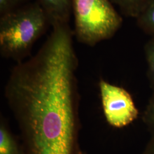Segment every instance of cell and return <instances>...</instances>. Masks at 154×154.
I'll list each match as a JSON object with an SVG mask.
<instances>
[{
  "instance_id": "cell-2",
  "label": "cell",
  "mask_w": 154,
  "mask_h": 154,
  "mask_svg": "<svg viewBox=\"0 0 154 154\" xmlns=\"http://www.w3.org/2000/svg\"><path fill=\"white\" fill-rule=\"evenodd\" d=\"M50 25L44 11L36 1L1 16V55L17 63L25 61Z\"/></svg>"
},
{
  "instance_id": "cell-3",
  "label": "cell",
  "mask_w": 154,
  "mask_h": 154,
  "mask_svg": "<svg viewBox=\"0 0 154 154\" xmlns=\"http://www.w3.org/2000/svg\"><path fill=\"white\" fill-rule=\"evenodd\" d=\"M72 13L74 35L89 46L112 38L122 23L110 0H72Z\"/></svg>"
},
{
  "instance_id": "cell-11",
  "label": "cell",
  "mask_w": 154,
  "mask_h": 154,
  "mask_svg": "<svg viewBox=\"0 0 154 154\" xmlns=\"http://www.w3.org/2000/svg\"><path fill=\"white\" fill-rule=\"evenodd\" d=\"M29 2V0H0V15L13 11Z\"/></svg>"
},
{
  "instance_id": "cell-5",
  "label": "cell",
  "mask_w": 154,
  "mask_h": 154,
  "mask_svg": "<svg viewBox=\"0 0 154 154\" xmlns=\"http://www.w3.org/2000/svg\"><path fill=\"white\" fill-rule=\"evenodd\" d=\"M44 11L53 27L69 24L72 13V0H35Z\"/></svg>"
},
{
  "instance_id": "cell-7",
  "label": "cell",
  "mask_w": 154,
  "mask_h": 154,
  "mask_svg": "<svg viewBox=\"0 0 154 154\" xmlns=\"http://www.w3.org/2000/svg\"><path fill=\"white\" fill-rule=\"evenodd\" d=\"M119 7L122 13L136 19L152 0H110Z\"/></svg>"
},
{
  "instance_id": "cell-12",
  "label": "cell",
  "mask_w": 154,
  "mask_h": 154,
  "mask_svg": "<svg viewBox=\"0 0 154 154\" xmlns=\"http://www.w3.org/2000/svg\"><path fill=\"white\" fill-rule=\"evenodd\" d=\"M143 154H154V137H151L144 149Z\"/></svg>"
},
{
  "instance_id": "cell-6",
  "label": "cell",
  "mask_w": 154,
  "mask_h": 154,
  "mask_svg": "<svg viewBox=\"0 0 154 154\" xmlns=\"http://www.w3.org/2000/svg\"><path fill=\"white\" fill-rule=\"evenodd\" d=\"M0 154H26L3 117L0 120Z\"/></svg>"
},
{
  "instance_id": "cell-4",
  "label": "cell",
  "mask_w": 154,
  "mask_h": 154,
  "mask_svg": "<svg viewBox=\"0 0 154 154\" xmlns=\"http://www.w3.org/2000/svg\"><path fill=\"white\" fill-rule=\"evenodd\" d=\"M99 91L107 123L116 128L127 126L138 118L139 112L132 95L125 88L100 79Z\"/></svg>"
},
{
  "instance_id": "cell-1",
  "label": "cell",
  "mask_w": 154,
  "mask_h": 154,
  "mask_svg": "<svg viewBox=\"0 0 154 154\" xmlns=\"http://www.w3.org/2000/svg\"><path fill=\"white\" fill-rule=\"evenodd\" d=\"M69 24L53 27L37 53L17 63L5 88L26 154H77L78 60Z\"/></svg>"
},
{
  "instance_id": "cell-8",
  "label": "cell",
  "mask_w": 154,
  "mask_h": 154,
  "mask_svg": "<svg viewBox=\"0 0 154 154\" xmlns=\"http://www.w3.org/2000/svg\"><path fill=\"white\" fill-rule=\"evenodd\" d=\"M139 27L143 32L154 36V0H152L137 18Z\"/></svg>"
},
{
  "instance_id": "cell-9",
  "label": "cell",
  "mask_w": 154,
  "mask_h": 154,
  "mask_svg": "<svg viewBox=\"0 0 154 154\" xmlns=\"http://www.w3.org/2000/svg\"><path fill=\"white\" fill-rule=\"evenodd\" d=\"M144 53L147 65V75L154 91V36L151 37L144 46Z\"/></svg>"
},
{
  "instance_id": "cell-13",
  "label": "cell",
  "mask_w": 154,
  "mask_h": 154,
  "mask_svg": "<svg viewBox=\"0 0 154 154\" xmlns=\"http://www.w3.org/2000/svg\"><path fill=\"white\" fill-rule=\"evenodd\" d=\"M77 154H88L86 152H85V151H83V150H82L81 149H80L79 150V151L78 152V153Z\"/></svg>"
},
{
  "instance_id": "cell-10",
  "label": "cell",
  "mask_w": 154,
  "mask_h": 154,
  "mask_svg": "<svg viewBox=\"0 0 154 154\" xmlns=\"http://www.w3.org/2000/svg\"><path fill=\"white\" fill-rule=\"evenodd\" d=\"M142 120L149 129L151 137H154V91L143 111Z\"/></svg>"
}]
</instances>
